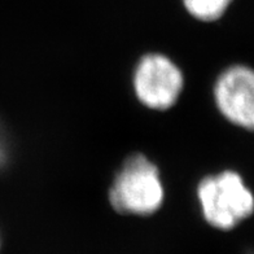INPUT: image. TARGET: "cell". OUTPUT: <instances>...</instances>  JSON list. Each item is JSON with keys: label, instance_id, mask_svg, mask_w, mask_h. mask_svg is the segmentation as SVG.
I'll return each mask as SVG.
<instances>
[{"label": "cell", "instance_id": "cell-1", "mask_svg": "<svg viewBox=\"0 0 254 254\" xmlns=\"http://www.w3.org/2000/svg\"><path fill=\"white\" fill-rule=\"evenodd\" d=\"M164 198L158 167L140 153L125 161L109 190L111 205L121 214L151 215L162 206Z\"/></svg>", "mask_w": 254, "mask_h": 254}, {"label": "cell", "instance_id": "cell-2", "mask_svg": "<svg viewBox=\"0 0 254 254\" xmlns=\"http://www.w3.org/2000/svg\"><path fill=\"white\" fill-rule=\"evenodd\" d=\"M197 198L204 219L217 230H234L253 213V194L236 171L226 170L201 179Z\"/></svg>", "mask_w": 254, "mask_h": 254}, {"label": "cell", "instance_id": "cell-3", "mask_svg": "<svg viewBox=\"0 0 254 254\" xmlns=\"http://www.w3.org/2000/svg\"><path fill=\"white\" fill-rule=\"evenodd\" d=\"M183 86V73L165 55H145L134 71L135 95L143 105L154 111L173 107L181 96Z\"/></svg>", "mask_w": 254, "mask_h": 254}, {"label": "cell", "instance_id": "cell-4", "mask_svg": "<svg viewBox=\"0 0 254 254\" xmlns=\"http://www.w3.org/2000/svg\"><path fill=\"white\" fill-rule=\"evenodd\" d=\"M214 99L224 118L239 127L254 126V74L244 65L230 66L215 82Z\"/></svg>", "mask_w": 254, "mask_h": 254}, {"label": "cell", "instance_id": "cell-5", "mask_svg": "<svg viewBox=\"0 0 254 254\" xmlns=\"http://www.w3.org/2000/svg\"><path fill=\"white\" fill-rule=\"evenodd\" d=\"M232 0H183L188 13L198 21L213 22L219 20Z\"/></svg>", "mask_w": 254, "mask_h": 254}, {"label": "cell", "instance_id": "cell-6", "mask_svg": "<svg viewBox=\"0 0 254 254\" xmlns=\"http://www.w3.org/2000/svg\"><path fill=\"white\" fill-rule=\"evenodd\" d=\"M5 147H4L3 136H1V132H0V165H3V162L5 161Z\"/></svg>", "mask_w": 254, "mask_h": 254}, {"label": "cell", "instance_id": "cell-7", "mask_svg": "<svg viewBox=\"0 0 254 254\" xmlns=\"http://www.w3.org/2000/svg\"><path fill=\"white\" fill-rule=\"evenodd\" d=\"M0 243H1V241H0Z\"/></svg>", "mask_w": 254, "mask_h": 254}]
</instances>
